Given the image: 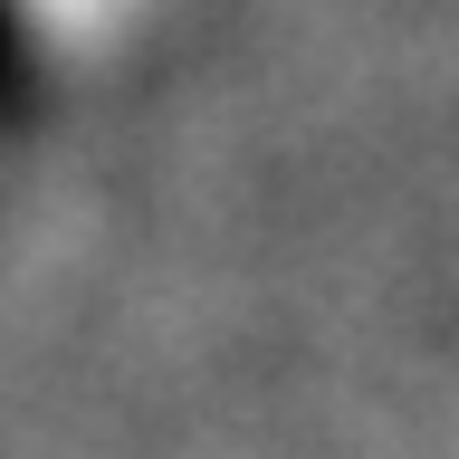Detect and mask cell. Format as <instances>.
<instances>
[{"label": "cell", "instance_id": "6da1fadb", "mask_svg": "<svg viewBox=\"0 0 459 459\" xmlns=\"http://www.w3.org/2000/svg\"><path fill=\"white\" fill-rule=\"evenodd\" d=\"M57 10H67V0H57Z\"/></svg>", "mask_w": 459, "mask_h": 459}]
</instances>
